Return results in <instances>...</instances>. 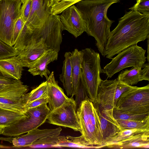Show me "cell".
<instances>
[{
	"label": "cell",
	"mask_w": 149,
	"mask_h": 149,
	"mask_svg": "<svg viewBox=\"0 0 149 149\" xmlns=\"http://www.w3.org/2000/svg\"><path fill=\"white\" fill-rule=\"evenodd\" d=\"M32 0H27L22 4L20 11L21 16L26 23L29 18L31 8Z\"/></svg>",
	"instance_id": "cell-34"
},
{
	"label": "cell",
	"mask_w": 149,
	"mask_h": 149,
	"mask_svg": "<svg viewBox=\"0 0 149 149\" xmlns=\"http://www.w3.org/2000/svg\"><path fill=\"white\" fill-rule=\"evenodd\" d=\"M19 52L13 46H10L0 40V59L17 56Z\"/></svg>",
	"instance_id": "cell-30"
},
{
	"label": "cell",
	"mask_w": 149,
	"mask_h": 149,
	"mask_svg": "<svg viewBox=\"0 0 149 149\" xmlns=\"http://www.w3.org/2000/svg\"><path fill=\"white\" fill-rule=\"evenodd\" d=\"M149 130L132 136L115 144L110 148L127 149L149 148Z\"/></svg>",
	"instance_id": "cell-20"
},
{
	"label": "cell",
	"mask_w": 149,
	"mask_h": 149,
	"mask_svg": "<svg viewBox=\"0 0 149 149\" xmlns=\"http://www.w3.org/2000/svg\"><path fill=\"white\" fill-rule=\"evenodd\" d=\"M3 147V146H1V145H0V148H3V147Z\"/></svg>",
	"instance_id": "cell-40"
},
{
	"label": "cell",
	"mask_w": 149,
	"mask_h": 149,
	"mask_svg": "<svg viewBox=\"0 0 149 149\" xmlns=\"http://www.w3.org/2000/svg\"><path fill=\"white\" fill-rule=\"evenodd\" d=\"M76 112L81 136L93 148H98L104 142L100 117L96 107L90 99L83 101Z\"/></svg>",
	"instance_id": "cell-3"
},
{
	"label": "cell",
	"mask_w": 149,
	"mask_h": 149,
	"mask_svg": "<svg viewBox=\"0 0 149 149\" xmlns=\"http://www.w3.org/2000/svg\"><path fill=\"white\" fill-rule=\"evenodd\" d=\"M26 0H21L22 4H23Z\"/></svg>",
	"instance_id": "cell-39"
},
{
	"label": "cell",
	"mask_w": 149,
	"mask_h": 149,
	"mask_svg": "<svg viewBox=\"0 0 149 149\" xmlns=\"http://www.w3.org/2000/svg\"><path fill=\"white\" fill-rule=\"evenodd\" d=\"M129 9L141 13L149 15V0H138Z\"/></svg>",
	"instance_id": "cell-32"
},
{
	"label": "cell",
	"mask_w": 149,
	"mask_h": 149,
	"mask_svg": "<svg viewBox=\"0 0 149 149\" xmlns=\"http://www.w3.org/2000/svg\"><path fill=\"white\" fill-rule=\"evenodd\" d=\"M59 15L63 30L77 38L86 32V27L82 15L75 4L63 10Z\"/></svg>",
	"instance_id": "cell-13"
},
{
	"label": "cell",
	"mask_w": 149,
	"mask_h": 149,
	"mask_svg": "<svg viewBox=\"0 0 149 149\" xmlns=\"http://www.w3.org/2000/svg\"><path fill=\"white\" fill-rule=\"evenodd\" d=\"M136 1H137L138 0H136Z\"/></svg>",
	"instance_id": "cell-42"
},
{
	"label": "cell",
	"mask_w": 149,
	"mask_h": 149,
	"mask_svg": "<svg viewBox=\"0 0 149 149\" xmlns=\"http://www.w3.org/2000/svg\"><path fill=\"white\" fill-rule=\"evenodd\" d=\"M1 0H0V1H1Z\"/></svg>",
	"instance_id": "cell-43"
},
{
	"label": "cell",
	"mask_w": 149,
	"mask_h": 149,
	"mask_svg": "<svg viewBox=\"0 0 149 149\" xmlns=\"http://www.w3.org/2000/svg\"><path fill=\"white\" fill-rule=\"evenodd\" d=\"M149 15L130 10L120 18L111 32L103 56L112 59L115 55L149 38Z\"/></svg>",
	"instance_id": "cell-1"
},
{
	"label": "cell",
	"mask_w": 149,
	"mask_h": 149,
	"mask_svg": "<svg viewBox=\"0 0 149 149\" xmlns=\"http://www.w3.org/2000/svg\"><path fill=\"white\" fill-rule=\"evenodd\" d=\"M113 114L115 118L118 120H142L149 118V113L135 114L130 112L113 108Z\"/></svg>",
	"instance_id": "cell-26"
},
{
	"label": "cell",
	"mask_w": 149,
	"mask_h": 149,
	"mask_svg": "<svg viewBox=\"0 0 149 149\" xmlns=\"http://www.w3.org/2000/svg\"><path fill=\"white\" fill-rule=\"evenodd\" d=\"M62 130L61 127L54 129L40 130L38 128L31 130L23 135L12 138V143L16 148H23L38 139L59 135Z\"/></svg>",
	"instance_id": "cell-15"
},
{
	"label": "cell",
	"mask_w": 149,
	"mask_h": 149,
	"mask_svg": "<svg viewBox=\"0 0 149 149\" xmlns=\"http://www.w3.org/2000/svg\"><path fill=\"white\" fill-rule=\"evenodd\" d=\"M120 0H82L76 6L81 12L85 22L86 32L93 37L96 46L102 55L107 44L114 22L107 17L109 8Z\"/></svg>",
	"instance_id": "cell-2"
},
{
	"label": "cell",
	"mask_w": 149,
	"mask_h": 149,
	"mask_svg": "<svg viewBox=\"0 0 149 149\" xmlns=\"http://www.w3.org/2000/svg\"><path fill=\"white\" fill-rule=\"evenodd\" d=\"M117 121L122 128L149 130V118L142 120H118Z\"/></svg>",
	"instance_id": "cell-28"
},
{
	"label": "cell",
	"mask_w": 149,
	"mask_h": 149,
	"mask_svg": "<svg viewBox=\"0 0 149 149\" xmlns=\"http://www.w3.org/2000/svg\"><path fill=\"white\" fill-rule=\"evenodd\" d=\"M58 52L53 50H46L38 59L33 62L28 71L33 76L39 75L45 77L47 80L50 73L47 65L58 59Z\"/></svg>",
	"instance_id": "cell-17"
},
{
	"label": "cell",
	"mask_w": 149,
	"mask_h": 149,
	"mask_svg": "<svg viewBox=\"0 0 149 149\" xmlns=\"http://www.w3.org/2000/svg\"><path fill=\"white\" fill-rule=\"evenodd\" d=\"M25 22L22 18L20 16L16 20L14 27L13 37V44L14 45L16 40L22 30Z\"/></svg>",
	"instance_id": "cell-33"
},
{
	"label": "cell",
	"mask_w": 149,
	"mask_h": 149,
	"mask_svg": "<svg viewBox=\"0 0 149 149\" xmlns=\"http://www.w3.org/2000/svg\"><path fill=\"white\" fill-rule=\"evenodd\" d=\"M45 103L26 110L28 117L3 129L2 135L15 137L38 128L46 121L51 111Z\"/></svg>",
	"instance_id": "cell-7"
},
{
	"label": "cell",
	"mask_w": 149,
	"mask_h": 149,
	"mask_svg": "<svg viewBox=\"0 0 149 149\" xmlns=\"http://www.w3.org/2000/svg\"><path fill=\"white\" fill-rule=\"evenodd\" d=\"M82 0H51L52 15H58L67 8Z\"/></svg>",
	"instance_id": "cell-29"
},
{
	"label": "cell",
	"mask_w": 149,
	"mask_h": 149,
	"mask_svg": "<svg viewBox=\"0 0 149 149\" xmlns=\"http://www.w3.org/2000/svg\"><path fill=\"white\" fill-rule=\"evenodd\" d=\"M5 85L0 84V89L3 88Z\"/></svg>",
	"instance_id": "cell-38"
},
{
	"label": "cell",
	"mask_w": 149,
	"mask_h": 149,
	"mask_svg": "<svg viewBox=\"0 0 149 149\" xmlns=\"http://www.w3.org/2000/svg\"><path fill=\"white\" fill-rule=\"evenodd\" d=\"M146 50L137 45L131 46L123 50L103 68L102 73L105 74L107 78L122 70L131 67L143 68L147 57Z\"/></svg>",
	"instance_id": "cell-5"
},
{
	"label": "cell",
	"mask_w": 149,
	"mask_h": 149,
	"mask_svg": "<svg viewBox=\"0 0 149 149\" xmlns=\"http://www.w3.org/2000/svg\"><path fill=\"white\" fill-rule=\"evenodd\" d=\"M59 135L39 139L31 145L24 147L25 148H56L59 142Z\"/></svg>",
	"instance_id": "cell-27"
},
{
	"label": "cell",
	"mask_w": 149,
	"mask_h": 149,
	"mask_svg": "<svg viewBox=\"0 0 149 149\" xmlns=\"http://www.w3.org/2000/svg\"><path fill=\"white\" fill-rule=\"evenodd\" d=\"M22 4L21 0L0 1V40L10 46H13L14 27Z\"/></svg>",
	"instance_id": "cell-8"
},
{
	"label": "cell",
	"mask_w": 149,
	"mask_h": 149,
	"mask_svg": "<svg viewBox=\"0 0 149 149\" xmlns=\"http://www.w3.org/2000/svg\"><path fill=\"white\" fill-rule=\"evenodd\" d=\"M82 57L81 51L75 49L72 52L71 58L72 75L73 93L74 95L80 79L81 63Z\"/></svg>",
	"instance_id": "cell-22"
},
{
	"label": "cell",
	"mask_w": 149,
	"mask_h": 149,
	"mask_svg": "<svg viewBox=\"0 0 149 149\" xmlns=\"http://www.w3.org/2000/svg\"><path fill=\"white\" fill-rule=\"evenodd\" d=\"M115 108L135 114L149 113V84L133 86L120 96Z\"/></svg>",
	"instance_id": "cell-6"
},
{
	"label": "cell",
	"mask_w": 149,
	"mask_h": 149,
	"mask_svg": "<svg viewBox=\"0 0 149 149\" xmlns=\"http://www.w3.org/2000/svg\"><path fill=\"white\" fill-rule=\"evenodd\" d=\"M28 90L27 85H24L20 80H15L0 89V103L24 112L22 98Z\"/></svg>",
	"instance_id": "cell-12"
},
{
	"label": "cell",
	"mask_w": 149,
	"mask_h": 149,
	"mask_svg": "<svg viewBox=\"0 0 149 149\" xmlns=\"http://www.w3.org/2000/svg\"><path fill=\"white\" fill-rule=\"evenodd\" d=\"M136 66L122 71L116 78L125 84L131 86L136 84L143 80L149 81V64H145L143 69Z\"/></svg>",
	"instance_id": "cell-18"
},
{
	"label": "cell",
	"mask_w": 149,
	"mask_h": 149,
	"mask_svg": "<svg viewBox=\"0 0 149 149\" xmlns=\"http://www.w3.org/2000/svg\"><path fill=\"white\" fill-rule=\"evenodd\" d=\"M5 127H6L0 126V135L2 134L3 129Z\"/></svg>",
	"instance_id": "cell-37"
},
{
	"label": "cell",
	"mask_w": 149,
	"mask_h": 149,
	"mask_svg": "<svg viewBox=\"0 0 149 149\" xmlns=\"http://www.w3.org/2000/svg\"><path fill=\"white\" fill-rule=\"evenodd\" d=\"M0 108L13 111L17 112H21L17 109L7 105L0 103Z\"/></svg>",
	"instance_id": "cell-36"
},
{
	"label": "cell",
	"mask_w": 149,
	"mask_h": 149,
	"mask_svg": "<svg viewBox=\"0 0 149 149\" xmlns=\"http://www.w3.org/2000/svg\"><path fill=\"white\" fill-rule=\"evenodd\" d=\"M47 98L48 107L52 111L58 107L69 99L64 93L63 89L56 81L54 72L50 73L48 79Z\"/></svg>",
	"instance_id": "cell-16"
},
{
	"label": "cell",
	"mask_w": 149,
	"mask_h": 149,
	"mask_svg": "<svg viewBox=\"0 0 149 149\" xmlns=\"http://www.w3.org/2000/svg\"><path fill=\"white\" fill-rule=\"evenodd\" d=\"M46 50L42 46H35L19 51L17 56L23 67L29 68Z\"/></svg>",
	"instance_id": "cell-23"
},
{
	"label": "cell",
	"mask_w": 149,
	"mask_h": 149,
	"mask_svg": "<svg viewBox=\"0 0 149 149\" xmlns=\"http://www.w3.org/2000/svg\"><path fill=\"white\" fill-rule=\"evenodd\" d=\"M47 89L48 83L46 81L30 93L24 94L22 98L24 107L33 101L47 95Z\"/></svg>",
	"instance_id": "cell-25"
},
{
	"label": "cell",
	"mask_w": 149,
	"mask_h": 149,
	"mask_svg": "<svg viewBox=\"0 0 149 149\" xmlns=\"http://www.w3.org/2000/svg\"><path fill=\"white\" fill-rule=\"evenodd\" d=\"M74 95V100L76 104L77 109L83 101L89 99L87 91L81 79Z\"/></svg>",
	"instance_id": "cell-31"
},
{
	"label": "cell",
	"mask_w": 149,
	"mask_h": 149,
	"mask_svg": "<svg viewBox=\"0 0 149 149\" xmlns=\"http://www.w3.org/2000/svg\"><path fill=\"white\" fill-rule=\"evenodd\" d=\"M71 56V52H66L65 54V59L63 62L62 71L59 77L68 96H72L73 93Z\"/></svg>",
	"instance_id": "cell-21"
},
{
	"label": "cell",
	"mask_w": 149,
	"mask_h": 149,
	"mask_svg": "<svg viewBox=\"0 0 149 149\" xmlns=\"http://www.w3.org/2000/svg\"><path fill=\"white\" fill-rule=\"evenodd\" d=\"M107 79L100 81L97 103L103 107L114 108L121 95L133 86L122 83L117 79L111 80Z\"/></svg>",
	"instance_id": "cell-10"
},
{
	"label": "cell",
	"mask_w": 149,
	"mask_h": 149,
	"mask_svg": "<svg viewBox=\"0 0 149 149\" xmlns=\"http://www.w3.org/2000/svg\"><path fill=\"white\" fill-rule=\"evenodd\" d=\"M45 103H48L47 95L37 99L24 107L25 111Z\"/></svg>",
	"instance_id": "cell-35"
},
{
	"label": "cell",
	"mask_w": 149,
	"mask_h": 149,
	"mask_svg": "<svg viewBox=\"0 0 149 149\" xmlns=\"http://www.w3.org/2000/svg\"><path fill=\"white\" fill-rule=\"evenodd\" d=\"M95 104L100 117L104 143L115 136L121 128L113 116L114 108L103 107L97 103Z\"/></svg>",
	"instance_id": "cell-14"
},
{
	"label": "cell",
	"mask_w": 149,
	"mask_h": 149,
	"mask_svg": "<svg viewBox=\"0 0 149 149\" xmlns=\"http://www.w3.org/2000/svg\"><path fill=\"white\" fill-rule=\"evenodd\" d=\"M77 107L73 97L69 98L61 106L51 111L47 119L50 124L68 127L75 131L81 132L77 116Z\"/></svg>",
	"instance_id": "cell-9"
},
{
	"label": "cell",
	"mask_w": 149,
	"mask_h": 149,
	"mask_svg": "<svg viewBox=\"0 0 149 149\" xmlns=\"http://www.w3.org/2000/svg\"><path fill=\"white\" fill-rule=\"evenodd\" d=\"M23 68L17 56L0 59V72L6 77L20 80Z\"/></svg>",
	"instance_id": "cell-19"
},
{
	"label": "cell",
	"mask_w": 149,
	"mask_h": 149,
	"mask_svg": "<svg viewBox=\"0 0 149 149\" xmlns=\"http://www.w3.org/2000/svg\"><path fill=\"white\" fill-rule=\"evenodd\" d=\"M51 15V0H32L31 12L25 24L26 28L33 33L38 34Z\"/></svg>",
	"instance_id": "cell-11"
},
{
	"label": "cell",
	"mask_w": 149,
	"mask_h": 149,
	"mask_svg": "<svg viewBox=\"0 0 149 149\" xmlns=\"http://www.w3.org/2000/svg\"><path fill=\"white\" fill-rule=\"evenodd\" d=\"M28 116L25 112H17L0 108V126H10Z\"/></svg>",
	"instance_id": "cell-24"
},
{
	"label": "cell",
	"mask_w": 149,
	"mask_h": 149,
	"mask_svg": "<svg viewBox=\"0 0 149 149\" xmlns=\"http://www.w3.org/2000/svg\"><path fill=\"white\" fill-rule=\"evenodd\" d=\"M82 57L80 79L88 97L93 104L97 102L99 86L102 73L100 58L99 53L91 48L81 50Z\"/></svg>",
	"instance_id": "cell-4"
},
{
	"label": "cell",
	"mask_w": 149,
	"mask_h": 149,
	"mask_svg": "<svg viewBox=\"0 0 149 149\" xmlns=\"http://www.w3.org/2000/svg\"><path fill=\"white\" fill-rule=\"evenodd\" d=\"M0 75H2V74L0 72Z\"/></svg>",
	"instance_id": "cell-41"
}]
</instances>
